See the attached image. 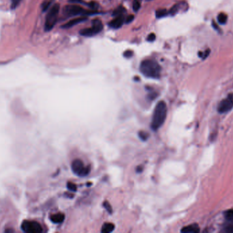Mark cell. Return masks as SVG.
<instances>
[{
  "mask_svg": "<svg viewBox=\"0 0 233 233\" xmlns=\"http://www.w3.org/2000/svg\"><path fill=\"white\" fill-rule=\"evenodd\" d=\"M167 114V107L165 102L163 101L157 103L153 112L152 118V127L153 131H157L164 124Z\"/></svg>",
  "mask_w": 233,
  "mask_h": 233,
  "instance_id": "6da1fadb",
  "label": "cell"
},
{
  "mask_svg": "<svg viewBox=\"0 0 233 233\" xmlns=\"http://www.w3.org/2000/svg\"><path fill=\"white\" fill-rule=\"evenodd\" d=\"M140 70L147 77L157 79L160 76L161 68L157 62L152 60H143L140 64Z\"/></svg>",
  "mask_w": 233,
  "mask_h": 233,
  "instance_id": "7a4b0ae2",
  "label": "cell"
},
{
  "mask_svg": "<svg viewBox=\"0 0 233 233\" xmlns=\"http://www.w3.org/2000/svg\"><path fill=\"white\" fill-rule=\"evenodd\" d=\"M59 9L60 6L59 3H55L52 6L49 12H48L46 17L45 25H44V29L46 31L51 30L56 24L58 15H59Z\"/></svg>",
  "mask_w": 233,
  "mask_h": 233,
  "instance_id": "3957f363",
  "label": "cell"
},
{
  "mask_svg": "<svg viewBox=\"0 0 233 233\" xmlns=\"http://www.w3.org/2000/svg\"><path fill=\"white\" fill-rule=\"evenodd\" d=\"M72 170L77 176H85L90 172V167L85 166L81 160L75 159L72 163Z\"/></svg>",
  "mask_w": 233,
  "mask_h": 233,
  "instance_id": "277c9868",
  "label": "cell"
},
{
  "mask_svg": "<svg viewBox=\"0 0 233 233\" xmlns=\"http://www.w3.org/2000/svg\"><path fill=\"white\" fill-rule=\"evenodd\" d=\"M23 231L28 233H40L42 232L41 225L36 222L25 221L21 225Z\"/></svg>",
  "mask_w": 233,
  "mask_h": 233,
  "instance_id": "5b68a950",
  "label": "cell"
},
{
  "mask_svg": "<svg viewBox=\"0 0 233 233\" xmlns=\"http://www.w3.org/2000/svg\"><path fill=\"white\" fill-rule=\"evenodd\" d=\"M233 107V94H229L228 97L223 99L218 105V112L221 114H224L231 111Z\"/></svg>",
  "mask_w": 233,
  "mask_h": 233,
  "instance_id": "8992f818",
  "label": "cell"
},
{
  "mask_svg": "<svg viewBox=\"0 0 233 233\" xmlns=\"http://www.w3.org/2000/svg\"><path fill=\"white\" fill-rule=\"evenodd\" d=\"M84 9L78 5L66 6L64 8V13L68 16H77L84 13Z\"/></svg>",
  "mask_w": 233,
  "mask_h": 233,
  "instance_id": "52a82bcc",
  "label": "cell"
},
{
  "mask_svg": "<svg viewBox=\"0 0 233 233\" xmlns=\"http://www.w3.org/2000/svg\"><path fill=\"white\" fill-rule=\"evenodd\" d=\"M124 21H125V19H124V17H123V15H118V16H116V17L114 19H112L111 21L109 22L108 25L112 27V28L117 29L123 25Z\"/></svg>",
  "mask_w": 233,
  "mask_h": 233,
  "instance_id": "ba28073f",
  "label": "cell"
},
{
  "mask_svg": "<svg viewBox=\"0 0 233 233\" xmlns=\"http://www.w3.org/2000/svg\"><path fill=\"white\" fill-rule=\"evenodd\" d=\"M85 20H87V17L86 16L78 17V18H75V19H73L70 20V21H68L66 24H64V25L61 26V27H63V28H65V29L70 28V27L76 25H77V24L80 23L81 22H83V21H85Z\"/></svg>",
  "mask_w": 233,
  "mask_h": 233,
  "instance_id": "9c48e42d",
  "label": "cell"
},
{
  "mask_svg": "<svg viewBox=\"0 0 233 233\" xmlns=\"http://www.w3.org/2000/svg\"><path fill=\"white\" fill-rule=\"evenodd\" d=\"M181 232L185 233H196L200 232V228L197 224H194L183 227L181 229Z\"/></svg>",
  "mask_w": 233,
  "mask_h": 233,
  "instance_id": "30bf717a",
  "label": "cell"
},
{
  "mask_svg": "<svg viewBox=\"0 0 233 233\" xmlns=\"http://www.w3.org/2000/svg\"><path fill=\"white\" fill-rule=\"evenodd\" d=\"M91 28L93 29L94 32L95 34H97L103 29V24L102 21L99 19H94L92 21V27Z\"/></svg>",
  "mask_w": 233,
  "mask_h": 233,
  "instance_id": "8fae6325",
  "label": "cell"
},
{
  "mask_svg": "<svg viewBox=\"0 0 233 233\" xmlns=\"http://www.w3.org/2000/svg\"><path fill=\"white\" fill-rule=\"evenodd\" d=\"M65 219V215L63 213H58L56 214L53 215L51 217V220L55 224H60L63 222Z\"/></svg>",
  "mask_w": 233,
  "mask_h": 233,
  "instance_id": "7c38bea8",
  "label": "cell"
},
{
  "mask_svg": "<svg viewBox=\"0 0 233 233\" xmlns=\"http://www.w3.org/2000/svg\"><path fill=\"white\" fill-rule=\"evenodd\" d=\"M115 225L112 223H105L102 226L101 232L103 233H109L114 231Z\"/></svg>",
  "mask_w": 233,
  "mask_h": 233,
  "instance_id": "4fadbf2b",
  "label": "cell"
},
{
  "mask_svg": "<svg viewBox=\"0 0 233 233\" xmlns=\"http://www.w3.org/2000/svg\"><path fill=\"white\" fill-rule=\"evenodd\" d=\"M80 34L83 36H92L94 35H95V34L94 33L93 29L91 27H87V28H85L81 30L80 31Z\"/></svg>",
  "mask_w": 233,
  "mask_h": 233,
  "instance_id": "5bb4252c",
  "label": "cell"
},
{
  "mask_svg": "<svg viewBox=\"0 0 233 233\" xmlns=\"http://www.w3.org/2000/svg\"><path fill=\"white\" fill-rule=\"evenodd\" d=\"M228 20V16L226 15L225 13H220L218 16V21L219 23L220 24H226V23L227 22Z\"/></svg>",
  "mask_w": 233,
  "mask_h": 233,
  "instance_id": "9a60e30c",
  "label": "cell"
},
{
  "mask_svg": "<svg viewBox=\"0 0 233 233\" xmlns=\"http://www.w3.org/2000/svg\"><path fill=\"white\" fill-rule=\"evenodd\" d=\"M168 15V11L166 9H159L156 12V16L157 18H162Z\"/></svg>",
  "mask_w": 233,
  "mask_h": 233,
  "instance_id": "2e32d148",
  "label": "cell"
},
{
  "mask_svg": "<svg viewBox=\"0 0 233 233\" xmlns=\"http://www.w3.org/2000/svg\"><path fill=\"white\" fill-rule=\"evenodd\" d=\"M225 218L228 222H233V210H228L225 212Z\"/></svg>",
  "mask_w": 233,
  "mask_h": 233,
  "instance_id": "e0dca14e",
  "label": "cell"
},
{
  "mask_svg": "<svg viewBox=\"0 0 233 233\" xmlns=\"http://www.w3.org/2000/svg\"><path fill=\"white\" fill-rule=\"evenodd\" d=\"M125 12V8H123V6H120L118 8H116V10H114L113 12V15L115 16H118V15H123V13H124Z\"/></svg>",
  "mask_w": 233,
  "mask_h": 233,
  "instance_id": "ac0fdd59",
  "label": "cell"
},
{
  "mask_svg": "<svg viewBox=\"0 0 233 233\" xmlns=\"http://www.w3.org/2000/svg\"><path fill=\"white\" fill-rule=\"evenodd\" d=\"M132 8H133V10H134V12L138 11L139 9L140 8V3L138 0H134V1L133 2Z\"/></svg>",
  "mask_w": 233,
  "mask_h": 233,
  "instance_id": "d6986e66",
  "label": "cell"
},
{
  "mask_svg": "<svg viewBox=\"0 0 233 233\" xmlns=\"http://www.w3.org/2000/svg\"><path fill=\"white\" fill-rule=\"evenodd\" d=\"M138 135H139L140 138L142 140H143V141H145V140H147V138H149L148 133H147L146 132H144V131L139 132V134Z\"/></svg>",
  "mask_w": 233,
  "mask_h": 233,
  "instance_id": "ffe728a7",
  "label": "cell"
},
{
  "mask_svg": "<svg viewBox=\"0 0 233 233\" xmlns=\"http://www.w3.org/2000/svg\"><path fill=\"white\" fill-rule=\"evenodd\" d=\"M67 187L68 188V190H70V191H76L77 189L76 185H75L74 183H70V182H69V183H68Z\"/></svg>",
  "mask_w": 233,
  "mask_h": 233,
  "instance_id": "44dd1931",
  "label": "cell"
},
{
  "mask_svg": "<svg viewBox=\"0 0 233 233\" xmlns=\"http://www.w3.org/2000/svg\"><path fill=\"white\" fill-rule=\"evenodd\" d=\"M104 208H106V209H107V211L109 213H112V207L111 206V204H109L108 202H107V201H105L104 202Z\"/></svg>",
  "mask_w": 233,
  "mask_h": 233,
  "instance_id": "7402d4cb",
  "label": "cell"
},
{
  "mask_svg": "<svg viewBox=\"0 0 233 233\" xmlns=\"http://www.w3.org/2000/svg\"><path fill=\"white\" fill-rule=\"evenodd\" d=\"M229 224L225 228V232H233V222H229Z\"/></svg>",
  "mask_w": 233,
  "mask_h": 233,
  "instance_id": "603a6c76",
  "label": "cell"
},
{
  "mask_svg": "<svg viewBox=\"0 0 233 233\" xmlns=\"http://www.w3.org/2000/svg\"><path fill=\"white\" fill-rule=\"evenodd\" d=\"M21 2V0H12L11 2V8L15 9L19 6V3Z\"/></svg>",
  "mask_w": 233,
  "mask_h": 233,
  "instance_id": "cb8c5ba5",
  "label": "cell"
},
{
  "mask_svg": "<svg viewBox=\"0 0 233 233\" xmlns=\"http://www.w3.org/2000/svg\"><path fill=\"white\" fill-rule=\"evenodd\" d=\"M134 52L132 50H126L124 53H123V56L126 58H130L133 56Z\"/></svg>",
  "mask_w": 233,
  "mask_h": 233,
  "instance_id": "d4e9b609",
  "label": "cell"
},
{
  "mask_svg": "<svg viewBox=\"0 0 233 233\" xmlns=\"http://www.w3.org/2000/svg\"><path fill=\"white\" fill-rule=\"evenodd\" d=\"M156 34L152 33V34H150L148 36H147V41H149V42H153V41L156 40Z\"/></svg>",
  "mask_w": 233,
  "mask_h": 233,
  "instance_id": "484cf974",
  "label": "cell"
},
{
  "mask_svg": "<svg viewBox=\"0 0 233 233\" xmlns=\"http://www.w3.org/2000/svg\"><path fill=\"white\" fill-rule=\"evenodd\" d=\"M178 9H179V5H174L173 8L170 9V13L171 15H174V14L177 12Z\"/></svg>",
  "mask_w": 233,
  "mask_h": 233,
  "instance_id": "4316f807",
  "label": "cell"
},
{
  "mask_svg": "<svg viewBox=\"0 0 233 233\" xmlns=\"http://www.w3.org/2000/svg\"><path fill=\"white\" fill-rule=\"evenodd\" d=\"M134 16L132 15H130L128 16V17H127V18H126L125 23H131L132 21L134 20Z\"/></svg>",
  "mask_w": 233,
  "mask_h": 233,
  "instance_id": "83f0119b",
  "label": "cell"
},
{
  "mask_svg": "<svg viewBox=\"0 0 233 233\" xmlns=\"http://www.w3.org/2000/svg\"><path fill=\"white\" fill-rule=\"evenodd\" d=\"M89 6H90V8H91L96 9V8H98V3L96 2H90V3H89Z\"/></svg>",
  "mask_w": 233,
  "mask_h": 233,
  "instance_id": "f1b7e54d",
  "label": "cell"
},
{
  "mask_svg": "<svg viewBox=\"0 0 233 233\" xmlns=\"http://www.w3.org/2000/svg\"><path fill=\"white\" fill-rule=\"evenodd\" d=\"M51 2H45L44 3V4L43 5V10L44 11H46V10L49 8V7L51 5Z\"/></svg>",
  "mask_w": 233,
  "mask_h": 233,
  "instance_id": "f546056e",
  "label": "cell"
},
{
  "mask_svg": "<svg viewBox=\"0 0 233 233\" xmlns=\"http://www.w3.org/2000/svg\"><path fill=\"white\" fill-rule=\"evenodd\" d=\"M70 2H82V0H70Z\"/></svg>",
  "mask_w": 233,
  "mask_h": 233,
  "instance_id": "4dcf8cb0",
  "label": "cell"
}]
</instances>
